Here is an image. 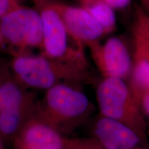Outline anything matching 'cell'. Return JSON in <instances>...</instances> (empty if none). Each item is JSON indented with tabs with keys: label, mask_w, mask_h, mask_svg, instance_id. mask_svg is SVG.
Wrapping results in <instances>:
<instances>
[{
	"label": "cell",
	"mask_w": 149,
	"mask_h": 149,
	"mask_svg": "<svg viewBox=\"0 0 149 149\" xmlns=\"http://www.w3.org/2000/svg\"><path fill=\"white\" fill-rule=\"evenodd\" d=\"M12 74L24 86L47 91L56 84L88 80V71L48 59L42 54H19L8 63Z\"/></svg>",
	"instance_id": "cell-1"
},
{
	"label": "cell",
	"mask_w": 149,
	"mask_h": 149,
	"mask_svg": "<svg viewBox=\"0 0 149 149\" xmlns=\"http://www.w3.org/2000/svg\"><path fill=\"white\" fill-rule=\"evenodd\" d=\"M81 7L86 10L103 28L106 34L116 29L117 19L115 9L105 0H81Z\"/></svg>",
	"instance_id": "cell-12"
},
{
	"label": "cell",
	"mask_w": 149,
	"mask_h": 149,
	"mask_svg": "<svg viewBox=\"0 0 149 149\" xmlns=\"http://www.w3.org/2000/svg\"><path fill=\"white\" fill-rule=\"evenodd\" d=\"M44 104L46 117L54 124L81 120L91 108L86 95L68 83L58 84L46 91Z\"/></svg>",
	"instance_id": "cell-5"
},
{
	"label": "cell",
	"mask_w": 149,
	"mask_h": 149,
	"mask_svg": "<svg viewBox=\"0 0 149 149\" xmlns=\"http://www.w3.org/2000/svg\"><path fill=\"white\" fill-rule=\"evenodd\" d=\"M95 64L104 78L116 77L126 80L133 71V57L126 42L119 37H112L104 43L88 46Z\"/></svg>",
	"instance_id": "cell-6"
},
{
	"label": "cell",
	"mask_w": 149,
	"mask_h": 149,
	"mask_svg": "<svg viewBox=\"0 0 149 149\" xmlns=\"http://www.w3.org/2000/svg\"><path fill=\"white\" fill-rule=\"evenodd\" d=\"M0 31L4 46L13 55L41 51L43 41V22L37 9L19 6L0 18Z\"/></svg>",
	"instance_id": "cell-4"
},
{
	"label": "cell",
	"mask_w": 149,
	"mask_h": 149,
	"mask_svg": "<svg viewBox=\"0 0 149 149\" xmlns=\"http://www.w3.org/2000/svg\"><path fill=\"white\" fill-rule=\"evenodd\" d=\"M96 100L100 115L128 126L147 139L148 125L126 80L103 78L97 86Z\"/></svg>",
	"instance_id": "cell-3"
},
{
	"label": "cell",
	"mask_w": 149,
	"mask_h": 149,
	"mask_svg": "<svg viewBox=\"0 0 149 149\" xmlns=\"http://www.w3.org/2000/svg\"><path fill=\"white\" fill-rule=\"evenodd\" d=\"M115 10H122L130 4L131 0H105Z\"/></svg>",
	"instance_id": "cell-17"
},
{
	"label": "cell",
	"mask_w": 149,
	"mask_h": 149,
	"mask_svg": "<svg viewBox=\"0 0 149 149\" xmlns=\"http://www.w3.org/2000/svg\"><path fill=\"white\" fill-rule=\"evenodd\" d=\"M26 110H14L0 113V133L5 135L15 133L21 126Z\"/></svg>",
	"instance_id": "cell-13"
},
{
	"label": "cell",
	"mask_w": 149,
	"mask_h": 149,
	"mask_svg": "<svg viewBox=\"0 0 149 149\" xmlns=\"http://www.w3.org/2000/svg\"><path fill=\"white\" fill-rule=\"evenodd\" d=\"M142 3V8L149 14V0H141Z\"/></svg>",
	"instance_id": "cell-19"
},
{
	"label": "cell",
	"mask_w": 149,
	"mask_h": 149,
	"mask_svg": "<svg viewBox=\"0 0 149 149\" xmlns=\"http://www.w3.org/2000/svg\"><path fill=\"white\" fill-rule=\"evenodd\" d=\"M0 149H1V141H0Z\"/></svg>",
	"instance_id": "cell-21"
},
{
	"label": "cell",
	"mask_w": 149,
	"mask_h": 149,
	"mask_svg": "<svg viewBox=\"0 0 149 149\" xmlns=\"http://www.w3.org/2000/svg\"><path fill=\"white\" fill-rule=\"evenodd\" d=\"M68 145L70 149H106L95 139L71 141Z\"/></svg>",
	"instance_id": "cell-15"
},
{
	"label": "cell",
	"mask_w": 149,
	"mask_h": 149,
	"mask_svg": "<svg viewBox=\"0 0 149 149\" xmlns=\"http://www.w3.org/2000/svg\"><path fill=\"white\" fill-rule=\"evenodd\" d=\"M37 9L43 22L41 54L57 62L88 71L84 46L70 34L52 3L39 1Z\"/></svg>",
	"instance_id": "cell-2"
},
{
	"label": "cell",
	"mask_w": 149,
	"mask_h": 149,
	"mask_svg": "<svg viewBox=\"0 0 149 149\" xmlns=\"http://www.w3.org/2000/svg\"><path fill=\"white\" fill-rule=\"evenodd\" d=\"M38 1H40V0H38Z\"/></svg>",
	"instance_id": "cell-22"
},
{
	"label": "cell",
	"mask_w": 149,
	"mask_h": 149,
	"mask_svg": "<svg viewBox=\"0 0 149 149\" xmlns=\"http://www.w3.org/2000/svg\"><path fill=\"white\" fill-rule=\"evenodd\" d=\"M19 6L15 0H0V18Z\"/></svg>",
	"instance_id": "cell-16"
},
{
	"label": "cell",
	"mask_w": 149,
	"mask_h": 149,
	"mask_svg": "<svg viewBox=\"0 0 149 149\" xmlns=\"http://www.w3.org/2000/svg\"><path fill=\"white\" fill-rule=\"evenodd\" d=\"M3 46H4V42H3L2 35H1V31H0V49H1V48H3Z\"/></svg>",
	"instance_id": "cell-20"
},
{
	"label": "cell",
	"mask_w": 149,
	"mask_h": 149,
	"mask_svg": "<svg viewBox=\"0 0 149 149\" xmlns=\"http://www.w3.org/2000/svg\"><path fill=\"white\" fill-rule=\"evenodd\" d=\"M51 3L70 34L84 46L100 42L107 35L102 26L81 6Z\"/></svg>",
	"instance_id": "cell-8"
},
{
	"label": "cell",
	"mask_w": 149,
	"mask_h": 149,
	"mask_svg": "<svg viewBox=\"0 0 149 149\" xmlns=\"http://www.w3.org/2000/svg\"><path fill=\"white\" fill-rule=\"evenodd\" d=\"M22 149H64L66 143L55 127L47 122L32 120L22 135Z\"/></svg>",
	"instance_id": "cell-10"
},
{
	"label": "cell",
	"mask_w": 149,
	"mask_h": 149,
	"mask_svg": "<svg viewBox=\"0 0 149 149\" xmlns=\"http://www.w3.org/2000/svg\"><path fill=\"white\" fill-rule=\"evenodd\" d=\"M133 71L130 82L141 86H149V14L135 6L132 26Z\"/></svg>",
	"instance_id": "cell-7"
},
{
	"label": "cell",
	"mask_w": 149,
	"mask_h": 149,
	"mask_svg": "<svg viewBox=\"0 0 149 149\" xmlns=\"http://www.w3.org/2000/svg\"><path fill=\"white\" fill-rule=\"evenodd\" d=\"M130 87L146 123L147 121L149 122V86H134L130 85Z\"/></svg>",
	"instance_id": "cell-14"
},
{
	"label": "cell",
	"mask_w": 149,
	"mask_h": 149,
	"mask_svg": "<svg viewBox=\"0 0 149 149\" xmlns=\"http://www.w3.org/2000/svg\"><path fill=\"white\" fill-rule=\"evenodd\" d=\"M24 88L10 73L0 82V113L29 108V97Z\"/></svg>",
	"instance_id": "cell-11"
},
{
	"label": "cell",
	"mask_w": 149,
	"mask_h": 149,
	"mask_svg": "<svg viewBox=\"0 0 149 149\" xmlns=\"http://www.w3.org/2000/svg\"><path fill=\"white\" fill-rule=\"evenodd\" d=\"M8 64H5L3 61L0 59V82L6 77L10 74Z\"/></svg>",
	"instance_id": "cell-18"
},
{
	"label": "cell",
	"mask_w": 149,
	"mask_h": 149,
	"mask_svg": "<svg viewBox=\"0 0 149 149\" xmlns=\"http://www.w3.org/2000/svg\"><path fill=\"white\" fill-rule=\"evenodd\" d=\"M95 139L106 149H149L148 139L121 123L100 115L93 125Z\"/></svg>",
	"instance_id": "cell-9"
}]
</instances>
